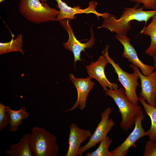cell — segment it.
Returning <instances> with one entry per match:
<instances>
[{
	"label": "cell",
	"mask_w": 156,
	"mask_h": 156,
	"mask_svg": "<svg viewBox=\"0 0 156 156\" xmlns=\"http://www.w3.org/2000/svg\"><path fill=\"white\" fill-rule=\"evenodd\" d=\"M105 95L111 97L117 106L121 115L120 127L127 131L135 124V118L141 107L138 105L134 104L129 100L123 88L116 90H107L105 91Z\"/></svg>",
	"instance_id": "obj_4"
},
{
	"label": "cell",
	"mask_w": 156,
	"mask_h": 156,
	"mask_svg": "<svg viewBox=\"0 0 156 156\" xmlns=\"http://www.w3.org/2000/svg\"><path fill=\"white\" fill-rule=\"evenodd\" d=\"M14 36L13 35L11 40L8 42L0 43V55L16 51H18L23 55L24 54L22 49V35L18 34L15 40Z\"/></svg>",
	"instance_id": "obj_19"
},
{
	"label": "cell",
	"mask_w": 156,
	"mask_h": 156,
	"mask_svg": "<svg viewBox=\"0 0 156 156\" xmlns=\"http://www.w3.org/2000/svg\"><path fill=\"white\" fill-rule=\"evenodd\" d=\"M10 149L7 150L5 154L10 156H32L33 155L31 147L29 134H25L19 142L12 144Z\"/></svg>",
	"instance_id": "obj_15"
},
{
	"label": "cell",
	"mask_w": 156,
	"mask_h": 156,
	"mask_svg": "<svg viewBox=\"0 0 156 156\" xmlns=\"http://www.w3.org/2000/svg\"><path fill=\"white\" fill-rule=\"evenodd\" d=\"M112 142V139L107 136L101 142L98 148L95 151L87 153L86 156H111L109 148Z\"/></svg>",
	"instance_id": "obj_20"
},
{
	"label": "cell",
	"mask_w": 156,
	"mask_h": 156,
	"mask_svg": "<svg viewBox=\"0 0 156 156\" xmlns=\"http://www.w3.org/2000/svg\"><path fill=\"white\" fill-rule=\"evenodd\" d=\"M57 3V6L59 9V12L57 18V21L64 19H75L76 18L75 15L77 14L93 13L96 15L97 17L101 16L103 18L108 17L110 15L107 12L100 13L96 10L97 3L94 1H91L88 6L85 9H81L79 6L72 8L69 6L62 0H54Z\"/></svg>",
	"instance_id": "obj_9"
},
{
	"label": "cell",
	"mask_w": 156,
	"mask_h": 156,
	"mask_svg": "<svg viewBox=\"0 0 156 156\" xmlns=\"http://www.w3.org/2000/svg\"><path fill=\"white\" fill-rule=\"evenodd\" d=\"M129 66L140 79L141 91L140 95L149 105L156 107V71L155 70L146 76L142 74L138 68L134 65L131 64Z\"/></svg>",
	"instance_id": "obj_10"
},
{
	"label": "cell",
	"mask_w": 156,
	"mask_h": 156,
	"mask_svg": "<svg viewBox=\"0 0 156 156\" xmlns=\"http://www.w3.org/2000/svg\"><path fill=\"white\" fill-rule=\"evenodd\" d=\"M140 5L136 3L132 8L125 7L118 19L114 15L110 14L108 17L104 18L102 24L98 28H105L111 32L127 36L131 29V21H144L146 23L156 14V10L144 11L143 7H140Z\"/></svg>",
	"instance_id": "obj_1"
},
{
	"label": "cell",
	"mask_w": 156,
	"mask_h": 156,
	"mask_svg": "<svg viewBox=\"0 0 156 156\" xmlns=\"http://www.w3.org/2000/svg\"><path fill=\"white\" fill-rule=\"evenodd\" d=\"M109 46L108 45H106L101 53L114 68L115 72L118 75V80L124 88L128 99L134 104L138 105L139 98L136 94V89L139 85L138 82L139 77L134 72L130 73L124 70L118 63H115L113 59L110 58L108 52Z\"/></svg>",
	"instance_id": "obj_5"
},
{
	"label": "cell",
	"mask_w": 156,
	"mask_h": 156,
	"mask_svg": "<svg viewBox=\"0 0 156 156\" xmlns=\"http://www.w3.org/2000/svg\"><path fill=\"white\" fill-rule=\"evenodd\" d=\"M141 34L150 37V44L145 51L150 56H156V14L152 17L151 22L144 27L140 31Z\"/></svg>",
	"instance_id": "obj_17"
},
{
	"label": "cell",
	"mask_w": 156,
	"mask_h": 156,
	"mask_svg": "<svg viewBox=\"0 0 156 156\" xmlns=\"http://www.w3.org/2000/svg\"><path fill=\"white\" fill-rule=\"evenodd\" d=\"M5 0H0V3H1L5 1Z\"/></svg>",
	"instance_id": "obj_26"
},
{
	"label": "cell",
	"mask_w": 156,
	"mask_h": 156,
	"mask_svg": "<svg viewBox=\"0 0 156 156\" xmlns=\"http://www.w3.org/2000/svg\"><path fill=\"white\" fill-rule=\"evenodd\" d=\"M70 77L77 89V98L73 107L64 112H70L78 108L81 110H83L86 107L88 95L93 88L95 83L91 81L92 78L90 77L86 78H76L73 74H70Z\"/></svg>",
	"instance_id": "obj_13"
},
{
	"label": "cell",
	"mask_w": 156,
	"mask_h": 156,
	"mask_svg": "<svg viewBox=\"0 0 156 156\" xmlns=\"http://www.w3.org/2000/svg\"><path fill=\"white\" fill-rule=\"evenodd\" d=\"M42 2L46 3V0H40Z\"/></svg>",
	"instance_id": "obj_25"
},
{
	"label": "cell",
	"mask_w": 156,
	"mask_h": 156,
	"mask_svg": "<svg viewBox=\"0 0 156 156\" xmlns=\"http://www.w3.org/2000/svg\"><path fill=\"white\" fill-rule=\"evenodd\" d=\"M139 100L151 120L150 128L145 131V135L148 136L150 140L156 142V107L149 105L141 96L139 98Z\"/></svg>",
	"instance_id": "obj_18"
},
{
	"label": "cell",
	"mask_w": 156,
	"mask_h": 156,
	"mask_svg": "<svg viewBox=\"0 0 156 156\" xmlns=\"http://www.w3.org/2000/svg\"><path fill=\"white\" fill-rule=\"evenodd\" d=\"M5 111L10 117V127L9 131L14 132L18 129L22 123V120L27 118L29 113L26 111L25 107H22L18 110H12L9 105L6 106Z\"/></svg>",
	"instance_id": "obj_16"
},
{
	"label": "cell",
	"mask_w": 156,
	"mask_h": 156,
	"mask_svg": "<svg viewBox=\"0 0 156 156\" xmlns=\"http://www.w3.org/2000/svg\"><path fill=\"white\" fill-rule=\"evenodd\" d=\"M139 4H142L144 8L151 10H156V0H129Z\"/></svg>",
	"instance_id": "obj_23"
},
{
	"label": "cell",
	"mask_w": 156,
	"mask_h": 156,
	"mask_svg": "<svg viewBox=\"0 0 156 156\" xmlns=\"http://www.w3.org/2000/svg\"><path fill=\"white\" fill-rule=\"evenodd\" d=\"M112 110L111 107H107L101 114V120L98 123L93 133L89 138V141L85 145L81 146L78 155L82 156L87 150L95 147L106 137L116 124L109 115Z\"/></svg>",
	"instance_id": "obj_6"
},
{
	"label": "cell",
	"mask_w": 156,
	"mask_h": 156,
	"mask_svg": "<svg viewBox=\"0 0 156 156\" xmlns=\"http://www.w3.org/2000/svg\"><path fill=\"white\" fill-rule=\"evenodd\" d=\"M153 57L154 61V66L155 68V70L156 71V56H154Z\"/></svg>",
	"instance_id": "obj_24"
},
{
	"label": "cell",
	"mask_w": 156,
	"mask_h": 156,
	"mask_svg": "<svg viewBox=\"0 0 156 156\" xmlns=\"http://www.w3.org/2000/svg\"><path fill=\"white\" fill-rule=\"evenodd\" d=\"M6 106L0 103V131L5 129L9 123L10 117L9 115L6 112L5 109Z\"/></svg>",
	"instance_id": "obj_21"
},
{
	"label": "cell",
	"mask_w": 156,
	"mask_h": 156,
	"mask_svg": "<svg viewBox=\"0 0 156 156\" xmlns=\"http://www.w3.org/2000/svg\"><path fill=\"white\" fill-rule=\"evenodd\" d=\"M68 19H64L59 21L60 24L68 32L69 38L66 42L63 43L64 48L72 51L74 57V65L77 61H81V53L85 51L86 48H90L94 44L95 39L92 28L91 27V37L90 40L87 42L82 43L78 40L74 34L73 29L69 24Z\"/></svg>",
	"instance_id": "obj_7"
},
{
	"label": "cell",
	"mask_w": 156,
	"mask_h": 156,
	"mask_svg": "<svg viewBox=\"0 0 156 156\" xmlns=\"http://www.w3.org/2000/svg\"><path fill=\"white\" fill-rule=\"evenodd\" d=\"M19 9L28 21L36 24L56 21L59 12L40 0H21Z\"/></svg>",
	"instance_id": "obj_3"
},
{
	"label": "cell",
	"mask_w": 156,
	"mask_h": 156,
	"mask_svg": "<svg viewBox=\"0 0 156 156\" xmlns=\"http://www.w3.org/2000/svg\"><path fill=\"white\" fill-rule=\"evenodd\" d=\"M31 131L30 144L34 156H57L59 147L55 135L42 127H34Z\"/></svg>",
	"instance_id": "obj_2"
},
{
	"label": "cell",
	"mask_w": 156,
	"mask_h": 156,
	"mask_svg": "<svg viewBox=\"0 0 156 156\" xmlns=\"http://www.w3.org/2000/svg\"><path fill=\"white\" fill-rule=\"evenodd\" d=\"M109 63L103 55L99 56L96 61L92 62L89 65L86 66L87 72L89 77L96 79L102 86L103 91L110 89L116 90L118 88V85L115 83L110 82L107 78L105 73V68Z\"/></svg>",
	"instance_id": "obj_12"
},
{
	"label": "cell",
	"mask_w": 156,
	"mask_h": 156,
	"mask_svg": "<svg viewBox=\"0 0 156 156\" xmlns=\"http://www.w3.org/2000/svg\"><path fill=\"white\" fill-rule=\"evenodd\" d=\"M115 37L123 46V57L127 59L129 62L140 68L142 73L145 76H148L154 71L155 70L154 66L145 64L139 59L134 48L131 44L130 39L127 36L116 34Z\"/></svg>",
	"instance_id": "obj_11"
},
{
	"label": "cell",
	"mask_w": 156,
	"mask_h": 156,
	"mask_svg": "<svg viewBox=\"0 0 156 156\" xmlns=\"http://www.w3.org/2000/svg\"><path fill=\"white\" fill-rule=\"evenodd\" d=\"M144 118L143 111L141 109L135 118L133 130L122 143L110 151L111 156H125L129 149L135 145L137 141L145 136V131L142 125Z\"/></svg>",
	"instance_id": "obj_8"
},
{
	"label": "cell",
	"mask_w": 156,
	"mask_h": 156,
	"mask_svg": "<svg viewBox=\"0 0 156 156\" xmlns=\"http://www.w3.org/2000/svg\"><path fill=\"white\" fill-rule=\"evenodd\" d=\"M143 156H156V142L149 140L146 142Z\"/></svg>",
	"instance_id": "obj_22"
},
{
	"label": "cell",
	"mask_w": 156,
	"mask_h": 156,
	"mask_svg": "<svg viewBox=\"0 0 156 156\" xmlns=\"http://www.w3.org/2000/svg\"><path fill=\"white\" fill-rule=\"evenodd\" d=\"M68 147L66 156H77L81 144L89 138L92 135L91 131L82 129L75 123L69 126Z\"/></svg>",
	"instance_id": "obj_14"
}]
</instances>
